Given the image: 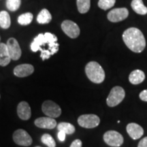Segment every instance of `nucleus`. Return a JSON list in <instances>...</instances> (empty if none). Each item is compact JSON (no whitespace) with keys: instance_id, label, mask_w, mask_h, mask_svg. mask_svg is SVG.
Wrapping results in <instances>:
<instances>
[{"instance_id":"obj_1","label":"nucleus","mask_w":147,"mask_h":147,"mask_svg":"<svg viewBox=\"0 0 147 147\" xmlns=\"http://www.w3.org/2000/svg\"><path fill=\"white\" fill-rule=\"evenodd\" d=\"M123 40L125 45L134 53H141L146 47V40L144 35L138 29L131 27L123 34Z\"/></svg>"},{"instance_id":"obj_2","label":"nucleus","mask_w":147,"mask_h":147,"mask_svg":"<svg viewBox=\"0 0 147 147\" xmlns=\"http://www.w3.org/2000/svg\"><path fill=\"white\" fill-rule=\"evenodd\" d=\"M46 44L49 45L51 55H55L59 51V45L57 43V38L55 35L49 32L45 33V34H40L36 36L31 45V49L33 52H37L42 46H45Z\"/></svg>"},{"instance_id":"obj_3","label":"nucleus","mask_w":147,"mask_h":147,"mask_svg":"<svg viewBox=\"0 0 147 147\" xmlns=\"http://www.w3.org/2000/svg\"><path fill=\"white\" fill-rule=\"evenodd\" d=\"M85 72L88 78L94 83H102L105 79V71L104 69L95 61H91L87 64Z\"/></svg>"},{"instance_id":"obj_4","label":"nucleus","mask_w":147,"mask_h":147,"mask_svg":"<svg viewBox=\"0 0 147 147\" xmlns=\"http://www.w3.org/2000/svg\"><path fill=\"white\" fill-rule=\"evenodd\" d=\"M125 96V92L122 87L119 86L113 87L110 91L106 100L107 105L110 107H115L119 105L123 100Z\"/></svg>"},{"instance_id":"obj_5","label":"nucleus","mask_w":147,"mask_h":147,"mask_svg":"<svg viewBox=\"0 0 147 147\" xmlns=\"http://www.w3.org/2000/svg\"><path fill=\"white\" fill-rule=\"evenodd\" d=\"M104 140L106 144L113 147H119L123 144L124 139L119 132L110 130L106 131L104 135Z\"/></svg>"},{"instance_id":"obj_6","label":"nucleus","mask_w":147,"mask_h":147,"mask_svg":"<svg viewBox=\"0 0 147 147\" xmlns=\"http://www.w3.org/2000/svg\"><path fill=\"white\" fill-rule=\"evenodd\" d=\"M100 123V119L98 116L89 114V115H83L78 117V123L82 127L91 129L96 127Z\"/></svg>"},{"instance_id":"obj_7","label":"nucleus","mask_w":147,"mask_h":147,"mask_svg":"<svg viewBox=\"0 0 147 147\" xmlns=\"http://www.w3.org/2000/svg\"><path fill=\"white\" fill-rule=\"evenodd\" d=\"M42 112L46 115L51 118H57L61 114V109L56 103L51 100L45 101L42 104Z\"/></svg>"},{"instance_id":"obj_8","label":"nucleus","mask_w":147,"mask_h":147,"mask_svg":"<svg viewBox=\"0 0 147 147\" xmlns=\"http://www.w3.org/2000/svg\"><path fill=\"white\" fill-rule=\"evenodd\" d=\"M14 142L16 144L23 146H29L32 144V138L30 135L24 129H17L13 134Z\"/></svg>"},{"instance_id":"obj_9","label":"nucleus","mask_w":147,"mask_h":147,"mask_svg":"<svg viewBox=\"0 0 147 147\" xmlns=\"http://www.w3.org/2000/svg\"><path fill=\"white\" fill-rule=\"evenodd\" d=\"M61 29L63 32L71 38H76L80 35V30L78 25L74 22L65 20L61 23Z\"/></svg>"},{"instance_id":"obj_10","label":"nucleus","mask_w":147,"mask_h":147,"mask_svg":"<svg viewBox=\"0 0 147 147\" xmlns=\"http://www.w3.org/2000/svg\"><path fill=\"white\" fill-rule=\"evenodd\" d=\"M11 59L16 61L21 57L22 51L17 40L14 38H10L6 44Z\"/></svg>"},{"instance_id":"obj_11","label":"nucleus","mask_w":147,"mask_h":147,"mask_svg":"<svg viewBox=\"0 0 147 147\" xmlns=\"http://www.w3.org/2000/svg\"><path fill=\"white\" fill-rule=\"evenodd\" d=\"M129 15V11L125 8H115L108 14V19L113 23H117L126 19Z\"/></svg>"},{"instance_id":"obj_12","label":"nucleus","mask_w":147,"mask_h":147,"mask_svg":"<svg viewBox=\"0 0 147 147\" xmlns=\"http://www.w3.org/2000/svg\"><path fill=\"white\" fill-rule=\"evenodd\" d=\"M34 71V66L31 64H21L14 69V74L16 76L23 78L32 74Z\"/></svg>"},{"instance_id":"obj_13","label":"nucleus","mask_w":147,"mask_h":147,"mask_svg":"<svg viewBox=\"0 0 147 147\" xmlns=\"http://www.w3.org/2000/svg\"><path fill=\"white\" fill-rule=\"evenodd\" d=\"M127 132L130 137L134 140L140 138L144 134V129L138 124L131 123L127 125Z\"/></svg>"},{"instance_id":"obj_14","label":"nucleus","mask_w":147,"mask_h":147,"mask_svg":"<svg viewBox=\"0 0 147 147\" xmlns=\"http://www.w3.org/2000/svg\"><path fill=\"white\" fill-rule=\"evenodd\" d=\"M35 125L42 129H52L57 126V121L51 117H40L35 120Z\"/></svg>"},{"instance_id":"obj_15","label":"nucleus","mask_w":147,"mask_h":147,"mask_svg":"<svg viewBox=\"0 0 147 147\" xmlns=\"http://www.w3.org/2000/svg\"><path fill=\"white\" fill-rule=\"evenodd\" d=\"M17 113L19 118L22 120H29L32 116V110L28 103L26 102H20L17 106Z\"/></svg>"},{"instance_id":"obj_16","label":"nucleus","mask_w":147,"mask_h":147,"mask_svg":"<svg viewBox=\"0 0 147 147\" xmlns=\"http://www.w3.org/2000/svg\"><path fill=\"white\" fill-rule=\"evenodd\" d=\"M11 57L9 54L8 47L4 43L0 44V65L6 66L10 63Z\"/></svg>"},{"instance_id":"obj_17","label":"nucleus","mask_w":147,"mask_h":147,"mask_svg":"<svg viewBox=\"0 0 147 147\" xmlns=\"http://www.w3.org/2000/svg\"><path fill=\"white\" fill-rule=\"evenodd\" d=\"M145 79L144 71L140 69H136L131 71L129 76V80L133 84H138L142 82Z\"/></svg>"},{"instance_id":"obj_18","label":"nucleus","mask_w":147,"mask_h":147,"mask_svg":"<svg viewBox=\"0 0 147 147\" xmlns=\"http://www.w3.org/2000/svg\"><path fill=\"white\" fill-rule=\"evenodd\" d=\"M131 6L134 12L141 15L147 14V8L143 3L142 0H133L131 1Z\"/></svg>"},{"instance_id":"obj_19","label":"nucleus","mask_w":147,"mask_h":147,"mask_svg":"<svg viewBox=\"0 0 147 147\" xmlns=\"http://www.w3.org/2000/svg\"><path fill=\"white\" fill-rule=\"evenodd\" d=\"M52 20V16L47 9H42L37 16V21L40 24L49 23Z\"/></svg>"},{"instance_id":"obj_20","label":"nucleus","mask_w":147,"mask_h":147,"mask_svg":"<svg viewBox=\"0 0 147 147\" xmlns=\"http://www.w3.org/2000/svg\"><path fill=\"white\" fill-rule=\"evenodd\" d=\"M11 25L10 16L6 11L0 12V27L3 29H8Z\"/></svg>"},{"instance_id":"obj_21","label":"nucleus","mask_w":147,"mask_h":147,"mask_svg":"<svg viewBox=\"0 0 147 147\" xmlns=\"http://www.w3.org/2000/svg\"><path fill=\"white\" fill-rule=\"evenodd\" d=\"M77 8L81 14L87 13L91 6V0H77Z\"/></svg>"},{"instance_id":"obj_22","label":"nucleus","mask_w":147,"mask_h":147,"mask_svg":"<svg viewBox=\"0 0 147 147\" xmlns=\"http://www.w3.org/2000/svg\"><path fill=\"white\" fill-rule=\"evenodd\" d=\"M57 129L65 132L66 134H72L75 132V127L72 124L66 122H61L57 125Z\"/></svg>"},{"instance_id":"obj_23","label":"nucleus","mask_w":147,"mask_h":147,"mask_svg":"<svg viewBox=\"0 0 147 147\" xmlns=\"http://www.w3.org/2000/svg\"><path fill=\"white\" fill-rule=\"evenodd\" d=\"M33 14L31 12H26V13L21 14L18 16V23L21 25H27L32 23L33 20Z\"/></svg>"},{"instance_id":"obj_24","label":"nucleus","mask_w":147,"mask_h":147,"mask_svg":"<svg viewBox=\"0 0 147 147\" xmlns=\"http://www.w3.org/2000/svg\"><path fill=\"white\" fill-rule=\"evenodd\" d=\"M41 141L43 144H46L49 147L56 146V143H55V140L53 139V138L49 134H44L41 138Z\"/></svg>"},{"instance_id":"obj_25","label":"nucleus","mask_w":147,"mask_h":147,"mask_svg":"<svg viewBox=\"0 0 147 147\" xmlns=\"http://www.w3.org/2000/svg\"><path fill=\"white\" fill-rule=\"evenodd\" d=\"M21 4V0H6V7L9 10H17Z\"/></svg>"},{"instance_id":"obj_26","label":"nucleus","mask_w":147,"mask_h":147,"mask_svg":"<svg viewBox=\"0 0 147 147\" xmlns=\"http://www.w3.org/2000/svg\"><path fill=\"white\" fill-rule=\"evenodd\" d=\"M116 0H99L98 6L104 10H108L114 6Z\"/></svg>"},{"instance_id":"obj_27","label":"nucleus","mask_w":147,"mask_h":147,"mask_svg":"<svg viewBox=\"0 0 147 147\" xmlns=\"http://www.w3.org/2000/svg\"><path fill=\"white\" fill-rule=\"evenodd\" d=\"M139 96L141 100L144 101V102H147V89L141 92Z\"/></svg>"},{"instance_id":"obj_28","label":"nucleus","mask_w":147,"mask_h":147,"mask_svg":"<svg viewBox=\"0 0 147 147\" xmlns=\"http://www.w3.org/2000/svg\"><path fill=\"white\" fill-rule=\"evenodd\" d=\"M69 147H82V142L80 140L77 139L73 141Z\"/></svg>"},{"instance_id":"obj_29","label":"nucleus","mask_w":147,"mask_h":147,"mask_svg":"<svg viewBox=\"0 0 147 147\" xmlns=\"http://www.w3.org/2000/svg\"><path fill=\"white\" fill-rule=\"evenodd\" d=\"M138 147H147V137H145L140 141Z\"/></svg>"},{"instance_id":"obj_30","label":"nucleus","mask_w":147,"mask_h":147,"mask_svg":"<svg viewBox=\"0 0 147 147\" xmlns=\"http://www.w3.org/2000/svg\"><path fill=\"white\" fill-rule=\"evenodd\" d=\"M65 135H66V134L65 133V132H63L62 131H59L58 135H57L58 139L61 142H63V141L65 140Z\"/></svg>"},{"instance_id":"obj_31","label":"nucleus","mask_w":147,"mask_h":147,"mask_svg":"<svg viewBox=\"0 0 147 147\" xmlns=\"http://www.w3.org/2000/svg\"><path fill=\"white\" fill-rule=\"evenodd\" d=\"M36 147H41V146H36Z\"/></svg>"}]
</instances>
